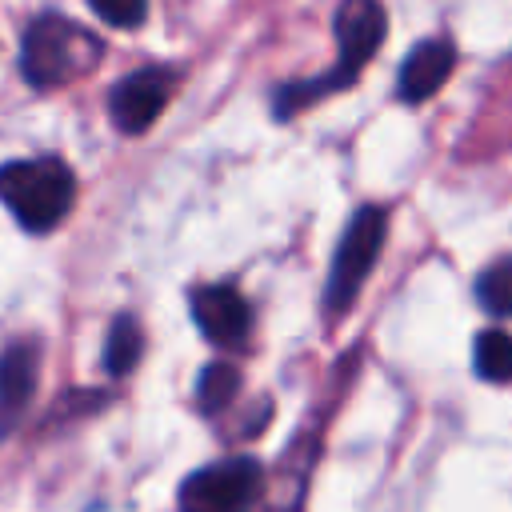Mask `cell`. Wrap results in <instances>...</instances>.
I'll return each instance as SVG.
<instances>
[{
  "label": "cell",
  "instance_id": "6da1fadb",
  "mask_svg": "<svg viewBox=\"0 0 512 512\" xmlns=\"http://www.w3.org/2000/svg\"><path fill=\"white\" fill-rule=\"evenodd\" d=\"M384 32H388V20H384V8L380 0H344L340 12H336V44H340V60L320 72L316 80H300V84H284L276 92V116H292L300 112L304 104L336 92V88H348L356 80V72L376 56V48L384 44Z\"/></svg>",
  "mask_w": 512,
  "mask_h": 512
},
{
  "label": "cell",
  "instance_id": "7a4b0ae2",
  "mask_svg": "<svg viewBox=\"0 0 512 512\" xmlns=\"http://www.w3.org/2000/svg\"><path fill=\"white\" fill-rule=\"evenodd\" d=\"M100 52H104V44L88 28L48 12V16H36L24 32L20 72L32 88H60V84L92 72L100 64Z\"/></svg>",
  "mask_w": 512,
  "mask_h": 512
},
{
  "label": "cell",
  "instance_id": "3957f363",
  "mask_svg": "<svg viewBox=\"0 0 512 512\" xmlns=\"http://www.w3.org/2000/svg\"><path fill=\"white\" fill-rule=\"evenodd\" d=\"M0 200L28 232H48L68 216L76 200V176L56 156L8 160L0 168Z\"/></svg>",
  "mask_w": 512,
  "mask_h": 512
},
{
  "label": "cell",
  "instance_id": "277c9868",
  "mask_svg": "<svg viewBox=\"0 0 512 512\" xmlns=\"http://www.w3.org/2000/svg\"><path fill=\"white\" fill-rule=\"evenodd\" d=\"M384 232H388V216H384V208H376V204H364V208L348 220V228H344V236H340V248H336V256H332L328 288H324V304H328L332 316H340V312L356 300L360 284L368 280V272H372V264H376V256H380V248H384Z\"/></svg>",
  "mask_w": 512,
  "mask_h": 512
},
{
  "label": "cell",
  "instance_id": "5b68a950",
  "mask_svg": "<svg viewBox=\"0 0 512 512\" xmlns=\"http://www.w3.org/2000/svg\"><path fill=\"white\" fill-rule=\"evenodd\" d=\"M260 488L264 476L256 460H220L180 484V512H252Z\"/></svg>",
  "mask_w": 512,
  "mask_h": 512
},
{
  "label": "cell",
  "instance_id": "8992f818",
  "mask_svg": "<svg viewBox=\"0 0 512 512\" xmlns=\"http://www.w3.org/2000/svg\"><path fill=\"white\" fill-rule=\"evenodd\" d=\"M176 88V72L164 68V64H148V68H136L128 72L112 96H108V112H112V124L128 136L136 132H148L156 124V116L164 112L168 96Z\"/></svg>",
  "mask_w": 512,
  "mask_h": 512
},
{
  "label": "cell",
  "instance_id": "52a82bcc",
  "mask_svg": "<svg viewBox=\"0 0 512 512\" xmlns=\"http://www.w3.org/2000/svg\"><path fill=\"white\" fill-rule=\"evenodd\" d=\"M192 320L196 328L224 348H236L252 332V308L232 284H208L192 296Z\"/></svg>",
  "mask_w": 512,
  "mask_h": 512
},
{
  "label": "cell",
  "instance_id": "ba28073f",
  "mask_svg": "<svg viewBox=\"0 0 512 512\" xmlns=\"http://www.w3.org/2000/svg\"><path fill=\"white\" fill-rule=\"evenodd\" d=\"M452 64H456V48H452V40H444V36H436V40H420V44L408 52L404 68H400V96H404L408 104L428 100V96L448 80Z\"/></svg>",
  "mask_w": 512,
  "mask_h": 512
},
{
  "label": "cell",
  "instance_id": "9c48e42d",
  "mask_svg": "<svg viewBox=\"0 0 512 512\" xmlns=\"http://www.w3.org/2000/svg\"><path fill=\"white\" fill-rule=\"evenodd\" d=\"M36 364H40L36 344H12L0 356V436H8V428L24 412L36 388Z\"/></svg>",
  "mask_w": 512,
  "mask_h": 512
},
{
  "label": "cell",
  "instance_id": "30bf717a",
  "mask_svg": "<svg viewBox=\"0 0 512 512\" xmlns=\"http://www.w3.org/2000/svg\"><path fill=\"white\" fill-rule=\"evenodd\" d=\"M140 324L132 316H116L112 328H108V344H104V372L108 376H124L132 372V364L140 360Z\"/></svg>",
  "mask_w": 512,
  "mask_h": 512
},
{
  "label": "cell",
  "instance_id": "8fae6325",
  "mask_svg": "<svg viewBox=\"0 0 512 512\" xmlns=\"http://www.w3.org/2000/svg\"><path fill=\"white\" fill-rule=\"evenodd\" d=\"M476 300L492 316H512V256L492 260L476 280Z\"/></svg>",
  "mask_w": 512,
  "mask_h": 512
},
{
  "label": "cell",
  "instance_id": "7c38bea8",
  "mask_svg": "<svg viewBox=\"0 0 512 512\" xmlns=\"http://www.w3.org/2000/svg\"><path fill=\"white\" fill-rule=\"evenodd\" d=\"M476 372L484 380H512V336L500 328H484L476 336Z\"/></svg>",
  "mask_w": 512,
  "mask_h": 512
},
{
  "label": "cell",
  "instance_id": "4fadbf2b",
  "mask_svg": "<svg viewBox=\"0 0 512 512\" xmlns=\"http://www.w3.org/2000/svg\"><path fill=\"white\" fill-rule=\"evenodd\" d=\"M236 388H240V372L232 364H208L200 384H196V400H200L204 412H220V408L232 404Z\"/></svg>",
  "mask_w": 512,
  "mask_h": 512
},
{
  "label": "cell",
  "instance_id": "5bb4252c",
  "mask_svg": "<svg viewBox=\"0 0 512 512\" xmlns=\"http://www.w3.org/2000/svg\"><path fill=\"white\" fill-rule=\"evenodd\" d=\"M88 4L112 28H136L144 24V12H148V0H88Z\"/></svg>",
  "mask_w": 512,
  "mask_h": 512
}]
</instances>
